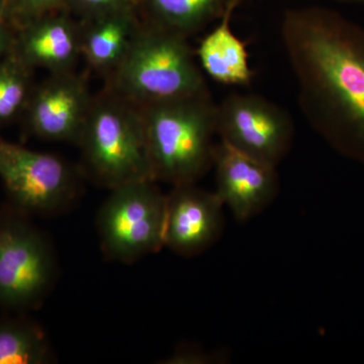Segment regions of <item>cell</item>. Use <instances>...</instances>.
Masks as SVG:
<instances>
[{"mask_svg":"<svg viewBox=\"0 0 364 364\" xmlns=\"http://www.w3.org/2000/svg\"><path fill=\"white\" fill-rule=\"evenodd\" d=\"M282 43L301 109L335 150L364 164V28L320 6L286 11Z\"/></svg>","mask_w":364,"mask_h":364,"instance_id":"obj_1","label":"cell"},{"mask_svg":"<svg viewBox=\"0 0 364 364\" xmlns=\"http://www.w3.org/2000/svg\"><path fill=\"white\" fill-rule=\"evenodd\" d=\"M153 179L196 183L213 167L217 105L210 90L140 107Z\"/></svg>","mask_w":364,"mask_h":364,"instance_id":"obj_2","label":"cell"},{"mask_svg":"<svg viewBox=\"0 0 364 364\" xmlns=\"http://www.w3.org/2000/svg\"><path fill=\"white\" fill-rule=\"evenodd\" d=\"M188 39L142 20L140 28L105 88L136 107L208 91Z\"/></svg>","mask_w":364,"mask_h":364,"instance_id":"obj_3","label":"cell"},{"mask_svg":"<svg viewBox=\"0 0 364 364\" xmlns=\"http://www.w3.org/2000/svg\"><path fill=\"white\" fill-rule=\"evenodd\" d=\"M76 144L85 171L107 189L153 179L140 107L107 88L93 95Z\"/></svg>","mask_w":364,"mask_h":364,"instance_id":"obj_4","label":"cell"},{"mask_svg":"<svg viewBox=\"0 0 364 364\" xmlns=\"http://www.w3.org/2000/svg\"><path fill=\"white\" fill-rule=\"evenodd\" d=\"M98 210L100 245L107 258L132 263L164 247L166 195L153 179L109 189Z\"/></svg>","mask_w":364,"mask_h":364,"instance_id":"obj_5","label":"cell"},{"mask_svg":"<svg viewBox=\"0 0 364 364\" xmlns=\"http://www.w3.org/2000/svg\"><path fill=\"white\" fill-rule=\"evenodd\" d=\"M23 215L0 217V305L16 310L39 306L57 274L54 248Z\"/></svg>","mask_w":364,"mask_h":364,"instance_id":"obj_6","label":"cell"},{"mask_svg":"<svg viewBox=\"0 0 364 364\" xmlns=\"http://www.w3.org/2000/svg\"><path fill=\"white\" fill-rule=\"evenodd\" d=\"M0 178L18 212L56 215L75 202L80 173L61 157L0 138Z\"/></svg>","mask_w":364,"mask_h":364,"instance_id":"obj_7","label":"cell"},{"mask_svg":"<svg viewBox=\"0 0 364 364\" xmlns=\"http://www.w3.org/2000/svg\"><path fill=\"white\" fill-rule=\"evenodd\" d=\"M294 132L289 114L260 95L234 93L217 105L220 141L272 166L287 156Z\"/></svg>","mask_w":364,"mask_h":364,"instance_id":"obj_8","label":"cell"},{"mask_svg":"<svg viewBox=\"0 0 364 364\" xmlns=\"http://www.w3.org/2000/svg\"><path fill=\"white\" fill-rule=\"evenodd\" d=\"M92 98L86 78L75 70L50 73L28 100L31 128L46 141L76 144Z\"/></svg>","mask_w":364,"mask_h":364,"instance_id":"obj_9","label":"cell"},{"mask_svg":"<svg viewBox=\"0 0 364 364\" xmlns=\"http://www.w3.org/2000/svg\"><path fill=\"white\" fill-rule=\"evenodd\" d=\"M215 193L239 221L259 215L279 191L277 167L249 156L220 141L215 143Z\"/></svg>","mask_w":364,"mask_h":364,"instance_id":"obj_10","label":"cell"},{"mask_svg":"<svg viewBox=\"0 0 364 364\" xmlns=\"http://www.w3.org/2000/svg\"><path fill=\"white\" fill-rule=\"evenodd\" d=\"M223 208L215 191L196 183L172 186L166 195L164 247L186 257L203 252L222 233Z\"/></svg>","mask_w":364,"mask_h":364,"instance_id":"obj_11","label":"cell"},{"mask_svg":"<svg viewBox=\"0 0 364 364\" xmlns=\"http://www.w3.org/2000/svg\"><path fill=\"white\" fill-rule=\"evenodd\" d=\"M65 9L28 21L21 33L18 59L49 73L75 70L81 58V21Z\"/></svg>","mask_w":364,"mask_h":364,"instance_id":"obj_12","label":"cell"},{"mask_svg":"<svg viewBox=\"0 0 364 364\" xmlns=\"http://www.w3.org/2000/svg\"><path fill=\"white\" fill-rule=\"evenodd\" d=\"M80 21L81 58L90 69L107 77L123 60L140 28L142 18L138 7Z\"/></svg>","mask_w":364,"mask_h":364,"instance_id":"obj_13","label":"cell"},{"mask_svg":"<svg viewBox=\"0 0 364 364\" xmlns=\"http://www.w3.org/2000/svg\"><path fill=\"white\" fill-rule=\"evenodd\" d=\"M238 6L228 9L219 23L200 41L196 53L203 72L224 85H249L254 76L245 43L232 30V16Z\"/></svg>","mask_w":364,"mask_h":364,"instance_id":"obj_14","label":"cell"},{"mask_svg":"<svg viewBox=\"0 0 364 364\" xmlns=\"http://www.w3.org/2000/svg\"><path fill=\"white\" fill-rule=\"evenodd\" d=\"M241 0H141L139 14L150 25L188 38L220 20Z\"/></svg>","mask_w":364,"mask_h":364,"instance_id":"obj_15","label":"cell"},{"mask_svg":"<svg viewBox=\"0 0 364 364\" xmlns=\"http://www.w3.org/2000/svg\"><path fill=\"white\" fill-rule=\"evenodd\" d=\"M55 360L49 338L26 318L0 321V364H49Z\"/></svg>","mask_w":364,"mask_h":364,"instance_id":"obj_16","label":"cell"},{"mask_svg":"<svg viewBox=\"0 0 364 364\" xmlns=\"http://www.w3.org/2000/svg\"><path fill=\"white\" fill-rule=\"evenodd\" d=\"M26 67L18 58L0 64V123L13 119L30 100Z\"/></svg>","mask_w":364,"mask_h":364,"instance_id":"obj_17","label":"cell"},{"mask_svg":"<svg viewBox=\"0 0 364 364\" xmlns=\"http://www.w3.org/2000/svg\"><path fill=\"white\" fill-rule=\"evenodd\" d=\"M141 0H68L65 9L77 16L79 21L90 20L95 16L135 9L140 4Z\"/></svg>","mask_w":364,"mask_h":364,"instance_id":"obj_18","label":"cell"},{"mask_svg":"<svg viewBox=\"0 0 364 364\" xmlns=\"http://www.w3.org/2000/svg\"><path fill=\"white\" fill-rule=\"evenodd\" d=\"M9 13L21 26L44 14L65 9L68 0H7Z\"/></svg>","mask_w":364,"mask_h":364,"instance_id":"obj_19","label":"cell"},{"mask_svg":"<svg viewBox=\"0 0 364 364\" xmlns=\"http://www.w3.org/2000/svg\"><path fill=\"white\" fill-rule=\"evenodd\" d=\"M213 360H218V358L207 351L195 348H182L174 352L171 356L165 359V361H163L162 363L207 364L214 363Z\"/></svg>","mask_w":364,"mask_h":364,"instance_id":"obj_20","label":"cell"},{"mask_svg":"<svg viewBox=\"0 0 364 364\" xmlns=\"http://www.w3.org/2000/svg\"><path fill=\"white\" fill-rule=\"evenodd\" d=\"M11 43V33H9L6 26L2 23L1 18H0V56L9 49Z\"/></svg>","mask_w":364,"mask_h":364,"instance_id":"obj_21","label":"cell"},{"mask_svg":"<svg viewBox=\"0 0 364 364\" xmlns=\"http://www.w3.org/2000/svg\"><path fill=\"white\" fill-rule=\"evenodd\" d=\"M4 0H0V18H1L2 11H4Z\"/></svg>","mask_w":364,"mask_h":364,"instance_id":"obj_22","label":"cell"},{"mask_svg":"<svg viewBox=\"0 0 364 364\" xmlns=\"http://www.w3.org/2000/svg\"><path fill=\"white\" fill-rule=\"evenodd\" d=\"M342 2H363L364 0H338Z\"/></svg>","mask_w":364,"mask_h":364,"instance_id":"obj_23","label":"cell"}]
</instances>
